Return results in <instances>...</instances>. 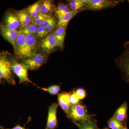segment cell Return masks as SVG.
<instances>
[{
  "instance_id": "6da1fadb",
  "label": "cell",
  "mask_w": 129,
  "mask_h": 129,
  "mask_svg": "<svg viewBox=\"0 0 129 129\" xmlns=\"http://www.w3.org/2000/svg\"><path fill=\"white\" fill-rule=\"evenodd\" d=\"M67 116L74 123L83 122L92 117V115L88 113L86 106L80 103L72 106Z\"/></svg>"
},
{
  "instance_id": "7a4b0ae2",
  "label": "cell",
  "mask_w": 129,
  "mask_h": 129,
  "mask_svg": "<svg viewBox=\"0 0 129 129\" xmlns=\"http://www.w3.org/2000/svg\"><path fill=\"white\" fill-rule=\"evenodd\" d=\"M9 60L5 55H0V79H4L12 84H15Z\"/></svg>"
},
{
  "instance_id": "3957f363",
  "label": "cell",
  "mask_w": 129,
  "mask_h": 129,
  "mask_svg": "<svg viewBox=\"0 0 129 129\" xmlns=\"http://www.w3.org/2000/svg\"><path fill=\"white\" fill-rule=\"evenodd\" d=\"M86 4L84 8L90 10H100L113 7L121 1L110 0H82Z\"/></svg>"
},
{
  "instance_id": "277c9868",
  "label": "cell",
  "mask_w": 129,
  "mask_h": 129,
  "mask_svg": "<svg viewBox=\"0 0 129 129\" xmlns=\"http://www.w3.org/2000/svg\"><path fill=\"white\" fill-rule=\"evenodd\" d=\"M11 62L12 71L18 77L19 83H32L28 76V69L23 63H20L15 59L12 58L9 60Z\"/></svg>"
},
{
  "instance_id": "5b68a950",
  "label": "cell",
  "mask_w": 129,
  "mask_h": 129,
  "mask_svg": "<svg viewBox=\"0 0 129 129\" xmlns=\"http://www.w3.org/2000/svg\"><path fill=\"white\" fill-rule=\"evenodd\" d=\"M117 63L125 80L129 84V42L125 45V51L118 59Z\"/></svg>"
},
{
  "instance_id": "8992f818",
  "label": "cell",
  "mask_w": 129,
  "mask_h": 129,
  "mask_svg": "<svg viewBox=\"0 0 129 129\" xmlns=\"http://www.w3.org/2000/svg\"><path fill=\"white\" fill-rule=\"evenodd\" d=\"M14 50L16 54L20 57L27 58L31 57L26 45L25 35L21 31L16 42Z\"/></svg>"
},
{
  "instance_id": "52a82bcc",
  "label": "cell",
  "mask_w": 129,
  "mask_h": 129,
  "mask_svg": "<svg viewBox=\"0 0 129 129\" xmlns=\"http://www.w3.org/2000/svg\"><path fill=\"white\" fill-rule=\"evenodd\" d=\"M46 58L45 55L41 53H35L32 56L25 58L23 64L30 70L38 69L45 62Z\"/></svg>"
},
{
  "instance_id": "ba28073f",
  "label": "cell",
  "mask_w": 129,
  "mask_h": 129,
  "mask_svg": "<svg viewBox=\"0 0 129 129\" xmlns=\"http://www.w3.org/2000/svg\"><path fill=\"white\" fill-rule=\"evenodd\" d=\"M58 104L52 103L49 107L46 127L45 129H55L58 126L57 113Z\"/></svg>"
},
{
  "instance_id": "9c48e42d",
  "label": "cell",
  "mask_w": 129,
  "mask_h": 129,
  "mask_svg": "<svg viewBox=\"0 0 129 129\" xmlns=\"http://www.w3.org/2000/svg\"><path fill=\"white\" fill-rule=\"evenodd\" d=\"M0 31L3 37L11 44L14 48L19 35L21 33V30H12L6 27L3 24H1Z\"/></svg>"
},
{
  "instance_id": "30bf717a",
  "label": "cell",
  "mask_w": 129,
  "mask_h": 129,
  "mask_svg": "<svg viewBox=\"0 0 129 129\" xmlns=\"http://www.w3.org/2000/svg\"><path fill=\"white\" fill-rule=\"evenodd\" d=\"M40 47L45 52L50 53L58 46L57 41L53 34H50L43 38L40 43Z\"/></svg>"
},
{
  "instance_id": "8fae6325",
  "label": "cell",
  "mask_w": 129,
  "mask_h": 129,
  "mask_svg": "<svg viewBox=\"0 0 129 129\" xmlns=\"http://www.w3.org/2000/svg\"><path fill=\"white\" fill-rule=\"evenodd\" d=\"M3 25L13 30H17L20 25V22L16 14L8 12L4 18Z\"/></svg>"
},
{
  "instance_id": "7c38bea8",
  "label": "cell",
  "mask_w": 129,
  "mask_h": 129,
  "mask_svg": "<svg viewBox=\"0 0 129 129\" xmlns=\"http://www.w3.org/2000/svg\"><path fill=\"white\" fill-rule=\"evenodd\" d=\"M128 104L124 102L115 111L113 117L124 125H127Z\"/></svg>"
},
{
  "instance_id": "4fadbf2b",
  "label": "cell",
  "mask_w": 129,
  "mask_h": 129,
  "mask_svg": "<svg viewBox=\"0 0 129 129\" xmlns=\"http://www.w3.org/2000/svg\"><path fill=\"white\" fill-rule=\"evenodd\" d=\"M70 94L69 92H63L58 95V104L67 115L72 106L70 103Z\"/></svg>"
},
{
  "instance_id": "5bb4252c",
  "label": "cell",
  "mask_w": 129,
  "mask_h": 129,
  "mask_svg": "<svg viewBox=\"0 0 129 129\" xmlns=\"http://www.w3.org/2000/svg\"><path fill=\"white\" fill-rule=\"evenodd\" d=\"M22 28L26 27L32 23V19L29 15L26 10L18 11L16 13Z\"/></svg>"
},
{
  "instance_id": "9a60e30c",
  "label": "cell",
  "mask_w": 129,
  "mask_h": 129,
  "mask_svg": "<svg viewBox=\"0 0 129 129\" xmlns=\"http://www.w3.org/2000/svg\"><path fill=\"white\" fill-rule=\"evenodd\" d=\"M78 13V11H71L69 13L57 16L58 22L57 25L58 27H67L70 20Z\"/></svg>"
},
{
  "instance_id": "2e32d148",
  "label": "cell",
  "mask_w": 129,
  "mask_h": 129,
  "mask_svg": "<svg viewBox=\"0 0 129 129\" xmlns=\"http://www.w3.org/2000/svg\"><path fill=\"white\" fill-rule=\"evenodd\" d=\"M25 41L28 50L31 56L35 53L36 48L37 41L35 35L28 34L25 35Z\"/></svg>"
},
{
  "instance_id": "e0dca14e",
  "label": "cell",
  "mask_w": 129,
  "mask_h": 129,
  "mask_svg": "<svg viewBox=\"0 0 129 129\" xmlns=\"http://www.w3.org/2000/svg\"><path fill=\"white\" fill-rule=\"evenodd\" d=\"M66 31L65 27H58L53 34L57 41L58 47L60 48L63 47Z\"/></svg>"
},
{
  "instance_id": "ac0fdd59",
  "label": "cell",
  "mask_w": 129,
  "mask_h": 129,
  "mask_svg": "<svg viewBox=\"0 0 129 129\" xmlns=\"http://www.w3.org/2000/svg\"><path fill=\"white\" fill-rule=\"evenodd\" d=\"M74 123L79 129H100L98 126L96 121L91 118L83 122Z\"/></svg>"
},
{
  "instance_id": "d6986e66",
  "label": "cell",
  "mask_w": 129,
  "mask_h": 129,
  "mask_svg": "<svg viewBox=\"0 0 129 129\" xmlns=\"http://www.w3.org/2000/svg\"><path fill=\"white\" fill-rule=\"evenodd\" d=\"M42 2H37L30 5L26 9L27 13L32 18L41 13V6Z\"/></svg>"
},
{
  "instance_id": "ffe728a7",
  "label": "cell",
  "mask_w": 129,
  "mask_h": 129,
  "mask_svg": "<svg viewBox=\"0 0 129 129\" xmlns=\"http://www.w3.org/2000/svg\"><path fill=\"white\" fill-rule=\"evenodd\" d=\"M53 2L50 0H45L42 3L41 6V13L48 15L53 10Z\"/></svg>"
},
{
  "instance_id": "44dd1931",
  "label": "cell",
  "mask_w": 129,
  "mask_h": 129,
  "mask_svg": "<svg viewBox=\"0 0 129 129\" xmlns=\"http://www.w3.org/2000/svg\"><path fill=\"white\" fill-rule=\"evenodd\" d=\"M43 25L48 32L54 30L56 25L55 19L53 17L49 16L46 19Z\"/></svg>"
},
{
  "instance_id": "7402d4cb",
  "label": "cell",
  "mask_w": 129,
  "mask_h": 129,
  "mask_svg": "<svg viewBox=\"0 0 129 129\" xmlns=\"http://www.w3.org/2000/svg\"><path fill=\"white\" fill-rule=\"evenodd\" d=\"M86 4L82 0H72L69 2V6L71 11H78L82 8H84Z\"/></svg>"
},
{
  "instance_id": "603a6c76",
  "label": "cell",
  "mask_w": 129,
  "mask_h": 129,
  "mask_svg": "<svg viewBox=\"0 0 129 129\" xmlns=\"http://www.w3.org/2000/svg\"><path fill=\"white\" fill-rule=\"evenodd\" d=\"M37 25L31 23L26 27L22 28L21 30V32L24 34L26 35L31 34L35 35L37 33Z\"/></svg>"
},
{
  "instance_id": "cb8c5ba5",
  "label": "cell",
  "mask_w": 129,
  "mask_h": 129,
  "mask_svg": "<svg viewBox=\"0 0 129 129\" xmlns=\"http://www.w3.org/2000/svg\"><path fill=\"white\" fill-rule=\"evenodd\" d=\"M107 124L109 127L111 129H121L124 126L122 123L118 121L113 116L109 119Z\"/></svg>"
},
{
  "instance_id": "d4e9b609",
  "label": "cell",
  "mask_w": 129,
  "mask_h": 129,
  "mask_svg": "<svg viewBox=\"0 0 129 129\" xmlns=\"http://www.w3.org/2000/svg\"><path fill=\"white\" fill-rule=\"evenodd\" d=\"M70 9L65 4H60L58 6L56 11L57 17L69 13L71 12Z\"/></svg>"
},
{
  "instance_id": "484cf974",
  "label": "cell",
  "mask_w": 129,
  "mask_h": 129,
  "mask_svg": "<svg viewBox=\"0 0 129 129\" xmlns=\"http://www.w3.org/2000/svg\"><path fill=\"white\" fill-rule=\"evenodd\" d=\"M38 88L48 92L51 94L53 95L57 94L61 89L60 86L57 85H51L47 88H40L39 87Z\"/></svg>"
},
{
  "instance_id": "4316f807",
  "label": "cell",
  "mask_w": 129,
  "mask_h": 129,
  "mask_svg": "<svg viewBox=\"0 0 129 129\" xmlns=\"http://www.w3.org/2000/svg\"><path fill=\"white\" fill-rule=\"evenodd\" d=\"M48 32L46 28L44 25H41L37 28L36 35L37 37L41 38H44L48 35Z\"/></svg>"
},
{
  "instance_id": "83f0119b",
  "label": "cell",
  "mask_w": 129,
  "mask_h": 129,
  "mask_svg": "<svg viewBox=\"0 0 129 129\" xmlns=\"http://www.w3.org/2000/svg\"><path fill=\"white\" fill-rule=\"evenodd\" d=\"M80 101V100L76 95L75 91H73L70 94V101L71 105L74 106L78 104Z\"/></svg>"
},
{
  "instance_id": "f1b7e54d",
  "label": "cell",
  "mask_w": 129,
  "mask_h": 129,
  "mask_svg": "<svg viewBox=\"0 0 129 129\" xmlns=\"http://www.w3.org/2000/svg\"><path fill=\"white\" fill-rule=\"evenodd\" d=\"M76 95L80 100H83L85 98L86 96L85 90L82 88H79L75 91Z\"/></svg>"
},
{
  "instance_id": "f546056e",
  "label": "cell",
  "mask_w": 129,
  "mask_h": 129,
  "mask_svg": "<svg viewBox=\"0 0 129 129\" xmlns=\"http://www.w3.org/2000/svg\"><path fill=\"white\" fill-rule=\"evenodd\" d=\"M0 129H26L24 127H23L21 126V125H16V126L13 127V128H3L2 126H1L0 127Z\"/></svg>"
},
{
  "instance_id": "4dcf8cb0",
  "label": "cell",
  "mask_w": 129,
  "mask_h": 129,
  "mask_svg": "<svg viewBox=\"0 0 129 129\" xmlns=\"http://www.w3.org/2000/svg\"><path fill=\"white\" fill-rule=\"evenodd\" d=\"M121 129H128V128H127V125H124L123 127V128H122Z\"/></svg>"
},
{
  "instance_id": "1f68e13d",
  "label": "cell",
  "mask_w": 129,
  "mask_h": 129,
  "mask_svg": "<svg viewBox=\"0 0 129 129\" xmlns=\"http://www.w3.org/2000/svg\"><path fill=\"white\" fill-rule=\"evenodd\" d=\"M109 129L108 128H104V129Z\"/></svg>"
}]
</instances>
